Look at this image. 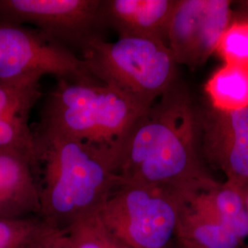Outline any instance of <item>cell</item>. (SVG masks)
Wrapping results in <instances>:
<instances>
[{
	"mask_svg": "<svg viewBox=\"0 0 248 248\" xmlns=\"http://www.w3.org/2000/svg\"><path fill=\"white\" fill-rule=\"evenodd\" d=\"M41 80L0 81V152L18 153L34 163V138L29 119L41 99Z\"/></svg>",
	"mask_w": 248,
	"mask_h": 248,
	"instance_id": "8fae6325",
	"label": "cell"
},
{
	"mask_svg": "<svg viewBox=\"0 0 248 248\" xmlns=\"http://www.w3.org/2000/svg\"><path fill=\"white\" fill-rule=\"evenodd\" d=\"M204 162L222 171L226 181L248 185V108L222 111L209 106L197 113Z\"/></svg>",
	"mask_w": 248,
	"mask_h": 248,
	"instance_id": "30bf717a",
	"label": "cell"
},
{
	"mask_svg": "<svg viewBox=\"0 0 248 248\" xmlns=\"http://www.w3.org/2000/svg\"><path fill=\"white\" fill-rule=\"evenodd\" d=\"M177 0H101L108 30L119 38H145L168 45L169 25Z\"/></svg>",
	"mask_w": 248,
	"mask_h": 248,
	"instance_id": "7c38bea8",
	"label": "cell"
},
{
	"mask_svg": "<svg viewBox=\"0 0 248 248\" xmlns=\"http://www.w3.org/2000/svg\"><path fill=\"white\" fill-rule=\"evenodd\" d=\"M41 222L39 217L0 218V248H21Z\"/></svg>",
	"mask_w": 248,
	"mask_h": 248,
	"instance_id": "e0dca14e",
	"label": "cell"
},
{
	"mask_svg": "<svg viewBox=\"0 0 248 248\" xmlns=\"http://www.w3.org/2000/svg\"><path fill=\"white\" fill-rule=\"evenodd\" d=\"M247 4H243V6L245 7V9H244V15L243 16H246V17H248V2H246Z\"/></svg>",
	"mask_w": 248,
	"mask_h": 248,
	"instance_id": "ffe728a7",
	"label": "cell"
},
{
	"mask_svg": "<svg viewBox=\"0 0 248 248\" xmlns=\"http://www.w3.org/2000/svg\"><path fill=\"white\" fill-rule=\"evenodd\" d=\"M32 133L39 218L48 226L67 231L97 213L118 179L115 167L80 142Z\"/></svg>",
	"mask_w": 248,
	"mask_h": 248,
	"instance_id": "7a4b0ae2",
	"label": "cell"
},
{
	"mask_svg": "<svg viewBox=\"0 0 248 248\" xmlns=\"http://www.w3.org/2000/svg\"><path fill=\"white\" fill-rule=\"evenodd\" d=\"M67 232L76 248H129L109 233L96 214L76 223Z\"/></svg>",
	"mask_w": 248,
	"mask_h": 248,
	"instance_id": "2e32d148",
	"label": "cell"
},
{
	"mask_svg": "<svg viewBox=\"0 0 248 248\" xmlns=\"http://www.w3.org/2000/svg\"><path fill=\"white\" fill-rule=\"evenodd\" d=\"M21 248H76L67 231L53 228L42 222Z\"/></svg>",
	"mask_w": 248,
	"mask_h": 248,
	"instance_id": "ac0fdd59",
	"label": "cell"
},
{
	"mask_svg": "<svg viewBox=\"0 0 248 248\" xmlns=\"http://www.w3.org/2000/svg\"><path fill=\"white\" fill-rule=\"evenodd\" d=\"M243 192H244V198H245V202H246V206H247V210L248 213V185L243 188Z\"/></svg>",
	"mask_w": 248,
	"mask_h": 248,
	"instance_id": "d6986e66",
	"label": "cell"
},
{
	"mask_svg": "<svg viewBox=\"0 0 248 248\" xmlns=\"http://www.w3.org/2000/svg\"><path fill=\"white\" fill-rule=\"evenodd\" d=\"M56 79L100 83L78 54L31 27L0 20V81Z\"/></svg>",
	"mask_w": 248,
	"mask_h": 248,
	"instance_id": "52a82bcc",
	"label": "cell"
},
{
	"mask_svg": "<svg viewBox=\"0 0 248 248\" xmlns=\"http://www.w3.org/2000/svg\"><path fill=\"white\" fill-rule=\"evenodd\" d=\"M231 6L228 0H177L168 34L177 64L195 70L216 52L232 19Z\"/></svg>",
	"mask_w": 248,
	"mask_h": 248,
	"instance_id": "9c48e42d",
	"label": "cell"
},
{
	"mask_svg": "<svg viewBox=\"0 0 248 248\" xmlns=\"http://www.w3.org/2000/svg\"></svg>",
	"mask_w": 248,
	"mask_h": 248,
	"instance_id": "7402d4cb",
	"label": "cell"
},
{
	"mask_svg": "<svg viewBox=\"0 0 248 248\" xmlns=\"http://www.w3.org/2000/svg\"><path fill=\"white\" fill-rule=\"evenodd\" d=\"M216 52L224 64L248 69V17L232 19L219 41Z\"/></svg>",
	"mask_w": 248,
	"mask_h": 248,
	"instance_id": "9a60e30c",
	"label": "cell"
},
{
	"mask_svg": "<svg viewBox=\"0 0 248 248\" xmlns=\"http://www.w3.org/2000/svg\"><path fill=\"white\" fill-rule=\"evenodd\" d=\"M174 248H187V247H185V246H182V245H179V244H177L176 243V245H175V247Z\"/></svg>",
	"mask_w": 248,
	"mask_h": 248,
	"instance_id": "44dd1931",
	"label": "cell"
},
{
	"mask_svg": "<svg viewBox=\"0 0 248 248\" xmlns=\"http://www.w3.org/2000/svg\"><path fill=\"white\" fill-rule=\"evenodd\" d=\"M182 194L117 179L96 213L129 248H174Z\"/></svg>",
	"mask_w": 248,
	"mask_h": 248,
	"instance_id": "5b68a950",
	"label": "cell"
},
{
	"mask_svg": "<svg viewBox=\"0 0 248 248\" xmlns=\"http://www.w3.org/2000/svg\"><path fill=\"white\" fill-rule=\"evenodd\" d=\"M118 178L184 194L216 182L205 168L197 110L180 78L133 124L117 164Z\"/></svg>",
	"mask_w": 248,
	"mask_h": 248,
	"instance_id": "6da1fadb",
	"label": "cell"
},
{
	"mask_svg": "<svg viewBox=\"0 0 248 248\" xmlns=\"http://www.w3.org/2000/svg\"><path fill=\"white\" fill-rule=\"evenodd\" d=\"M100 8L101 0H0V20L33 26L80 56L105 40Z\"/></svg>",
	"mask_w": 248,
	"mask_h": 248,
	"instance_id": "ba28073f",
	"label": "cell"
},
{
	"mask_svg": "<svg viewBox=\"0 0 248 248\" xmlns=\"http://www.w3.org/2000/svg\"><path fill=\"white\" fill-rule=\"evenodd\" d=\"M95 78L150 107L177 80L174 55L167 44L145 38L98 40L80 54Z\"/></svg>",
	"mask_w": 248,
	"mask_h": 248,
	"instance_id": "277c9868",
	"label": "cell"
},
{
	"mask_svg": "<svg viewBox=\"0 0 248 248\" xmlns=\"http://www.w3.org/2000/svg\"><path fill=\"white\" fill-rule=\"evenodd\" d=\"M40 199L32 162L12 152H0V218L39 217Z\"/></svg>",
	"mask_w": 248,
	"mask_h": 248,
	"instance_id": "4fadbf2b",
	"label": "cell"
},
{
	"mask_svg": "<svg viewBox=\"0 0 248 248\" xmlns=\"http://www.w3.org/2000/svg\"><path fill=\"white\" fill-rule=\"evenodd\" d=\"M204 90L210 106L222 111L248 108V69L224 64L207 80Z\"/></svg>",
	"mask_w": 248,
	"mask_h": 248,
	"instance_id": "5bb4252c",
	"label": "cell"
},
{
	"mask_svg": "<svg viewBox=\"0 0 248 248\" xmlns=\"http://www.w3.org/2000/svg\"><path fill=\"white\" fill-rule=\"evenodd\" d=\"M248 238L243 189L228 181L182 195L177 243L190 248H242Z\"/></svg>",
	"mask_w": 248,
	"mask_h": 248,
	"instance_id": "8992f818",
	"label": "cell"
},
{
	"mask_svg": "<svg viewBox=\"0 0 248 248\" xmlns=\"http://www.w3.org/2000/svg\"><path fill=\"white\" fill-rule=\"evenodd\" d=\"M56 80L32 131L80 142L97 151L117 169L127 135L147 108L102 83Z\"/></svg>",
	"mask_w": 248,
	"mask_h": 248,
	"instance_id": "3957f363",
	"label": "cell"
}]
</instances>
